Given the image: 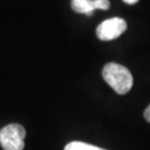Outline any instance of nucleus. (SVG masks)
I'll return each mask as SVG.
<instances>
[{"label": "nucleus", "mask_w": 150, "mask_h": 150, "mask_svg": "<svg viewBox=\"0 0 150 150\" xmlns=\"http://www.w3.org/2000/svg\"><path fill=\"white\" fill-rule=\"evenodd\" d=\"M102 77L109 86L119 95H126L134 85L131 72L125 66L109 62L102 69Z\"/></svg>", "instance_id": "obj_1"}, {"label": "nucleus", "mask_w": 150, "mask_h": 150, "mask_svg": "<svg viewBox=\"0 0 150 150\" xmlns=\"http://www.w3.org/2000/svg\"><path fill=\"white\" fill-rule=\"evenodd\" d=\"M126 4H128V5H136L139 0H123Z\"/></svg>", "instance_id": "obj_7"}, {"label": "nucleus", "mask_w": 150, "mask_h": 150, "mask_svg": "<svg viewBox=\"0 0 150 150\" xmlns=\"http://www.w3.org/2000/svg\"><path fill=\"white\" fill-rule=\"evenodd\" d=\"M144 116H145L146 120H147L148 122H150V105L147 108H146L145 112H144Z\"/></svg>", "instance_id": "obj_6"}, {"label": "nucleus", "mask_w": 150, "mask_h": 150, "mask_svg": "<svg viewBox=\"0 0 150 150\" xmlns=\"http://www.w3.org/2000/svg\"><path fill=\"white\" fill-rule=\"evenodd\" d=\"M26 130L19 123H10L0 130V145L4 150H23Z\"/></svg>", "instance_id": "obj_2"}, {"label": "nucleus", "mask_w": 150, "mask_h": 150, "mask_svg": "<svg viewBox=\"0 0 150 150\" xmlns=\"http://www.w3.org/2000/svg\"><path fill=\"white\" fill-rule=\"evenodd\" d=\"M71 8L78 13H83L90 17L97 9L96 0H72Z\"/></svg>", "instance_id": "obj_4"}, {"label": "nucleus", "mask_w": 150, "mask_h": 150, "mask_svg": "<svg viewBox=\"0 0 150 150\" xmlns=\"http://www.w3.org/2000/svg\"><path fill=\"white\" fill-rule=\"evenodd\" d=\"M127 29V22L122 18H111L102 21L97 28V37L102 41H110L120 37Z\"/></svg>", "instance_id": "obj_3"}, {"label": "nucleus", "mask_w": 150, "mask_h": 150, "mask_svg": "<svg viewBox=\"0 0 150 150\" xmlns=\"http://www.w3.org/2000/svg\"><path fill=\"white\" fill-rule=\"evenodd\" d=\"M64 150H106L96 147V146L89 145L86 142H81V141H71L64 147Z\"/></svg>", "instance_id": "obj_5"}]
</instances>
